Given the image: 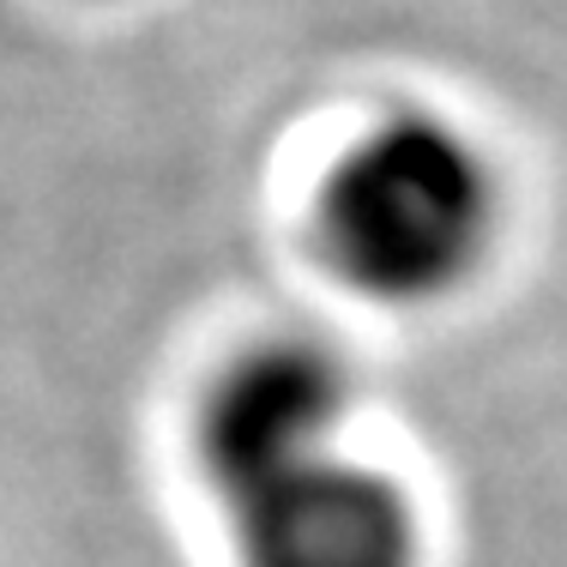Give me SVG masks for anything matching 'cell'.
<instances>
[{"mask_svg":"<svg viewBox=\"0 0 567 567\" xmlns=\"http://www.w3.org/2000/svg\"><path fill=\"white\" fill-rule=\"evenodd\" d=\"M350 362L315 339H266L199 399V465L224 507L339 453L350 423Z\"/></svg>","mask_w":567,"mask_h":567,"instance_id":"cell-2","label":"cell"},{"mask_svg":"<svg viewBox=\"0 0 567 567\" xmlns=\"http://www.w3.org/2000/svg\"><path fill=\"white\" fill-rule=\"evenodd\" d=\"M241 567H416V519L393 477L332 453L229 507Z\"/></svg>","mask_w":567,"mask_h":567,"instance_id":"cell-3","label":"cell"},{"mask_svg":"<svg viewBox=\"0 0 567 567\" xmlns=\"http://www.w3.org/2000/svg\"><path fill=\"white\" fill-rule=\"evenodd\" d=\"M502 224L489 157L453 121L399 110L339 152L315 199V241L344 290L423 308L477 278Z\"/></svg>","mask_w":567,"mask_h":567,"instance_id":"cell-1","label":"cell"}]
</instances>
